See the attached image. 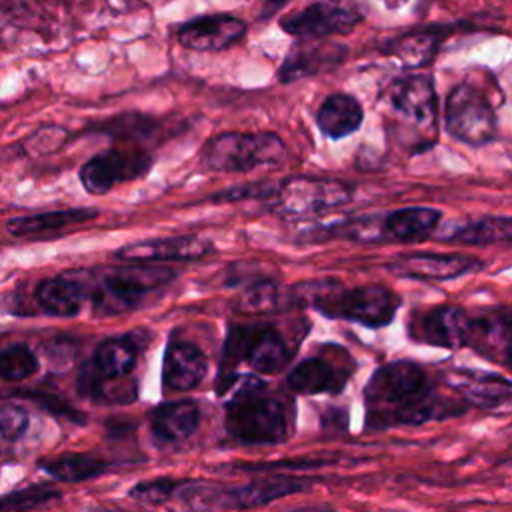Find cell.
I'll return each mask as SVG.
<instances>
[{"mask_svg":"<svg viewBox=\"0 0 512 512\" xmlns=\"http://www.w3.org/2000/svg\"><path fill=\"white\" fill-rule=\"evenodd\" d=\"M364 404L366 426L372 430L416 426L462 414L468 406L442 398L426 370L412 360H394L376 368L364 388Z\"/></svg>","mask_w":512,"mask_h":512,"instance_id":"6da1fadb","label":"cell"},{"mask_svg":"<svg viewBox=\"0 0 512 512\" xmlns=\"http://www.w3.org/2000/svg\"><path fill=\"white\" fill-rule=\"evenodd\" d=\"M296 302L312 306L316 312L336 320H348L366 328L388 326L398 308L400 298L380 284L344 288L336 280H312L292 288Z\"/></svg>","mask_w":512,"mask_h":512,"instance_id":"7a4b0ae2","label":"cell"},{"mask_svg":"<svg viewBox=\"0 0 512 512\" xmlns=\"http://www.w3.org/2000/svg\"><path fill=\"white\" fill-rule=\"evenodd\" d=\"M224 424L242 444H278L290 434V408L282 398L266 392L264 380L248 378L226 402Z\"/></svg>","mask_w":512,"mask_h":512,"instance_id":"3957f363","label":"cell"},{"mask_svg":"<svg viewBox=\"0 0 512 512\" xmlns=\"http://www.w3.org/2000/svg\"><path fill=\"white\" fill-rule=\"evenodd\" d=\"M290 360V350L282 334L268 324H230L222 358L220 378L216 390L224 394L234 382V370L246 362L252 370L262 374L280 372Z\"/></svg>","mask_w":512,"mask_h":512,"instance_id":"277c9868","label":"cell"},{"mask_svg":"<svg viewBox=\"0 0 512 512\" xmlns=\"http://www.w3.org/2000/svg\"><path fill=\"white\" fill-rule=\"evenodd\" d=\"M174 276V270L164 266H148V262L108 270L98 276L88 290L92 310L100 318L126 314L138 308L154 290L168 286Z\"/></svg>","mask_w":512,"mask_h":512,"instance_id":"5b68a950","label":"cell"},{"mask_svg":"<svg viewBox=\"0 0 512 512\" xmlns=\"http://www.w3.org/2000/svg\"><path fill=\"white\" fill-rule=\"evenodd\" d=\"M286 158V144L274 132H222L212 136L200 162L210 172H250L258 166H278Z\"/></svg>","mask_w":512,"mask_h":512,"instance_id":"8992f818","label":"cell"},{"mask_svg":"<svg viewBox=\"0 0 512 512\" xmlns=\"http://www.w3.org/2000/svg\"><path fill=\"white\" fill-rule=\"evenodd\" d=\"M308 482L292 476H264L242 486H204L192 480H184L178 494L192 508H222L240 510L256 508L288 494L306 490Z\"/></svg>","mask_w":512,"mask_h":512,"instance_id":"52a82bcc","label":"cell"},{"mask_svg":"<svg viewBox=\"0 0 512 512\" xmlns=\"http://www.w3.org/2000/svg\"><path fill=\"white\" fill-rule=\"evenodd\" d=\"M274 208L286 218H314L348 204L354 186L336 178L290 176L274 190Z\"/></svg>","mask_w":512,"mask_h":512,"instance_id":"ba28073f","label":"cell"},{"mask_svg":"<svg viewBox=\"0 0 512 512\" xmlns=\"http://www.w3.org/2000/svg\"><path fill=\"white\" fill-rule=\"evenodd\" d=\"M448 134L468 146H484L496 134V114L488 98L470 84H458L446 96Z\"/></svg>","mask_w":512,"mask_h":512,"instance_id":"9c48e42d","label":"cell"},{"mask_svg":"<svg viewBox=\"0 0 512 512\" xmlns=\"http://www.w3.org/2000/svg\"><path fill=\"white\" fill-rule=\"evenodd\" d=\"M154 164V158L142 148H110L92 156L78 172L86 192L100 196L114 186L144 178Z\"/></svg>","mask_w":512,"mask_h":512,"instance_id":"30bf717a","label":"cell"},{"mask_svg":"<svg viewBox=\"0 0 512 512\" xmlns=\"http://www.w3.org/2000/svg\"><path fill=\"white\" fill-rule=\"evenodd\" d=\"M388 108L418 134H430L436 128L438 104L434 82L426 74H406L396 78L384 96Z\"/></svg>","mask_w":512,"mask_h":512,"instance_id":"8fae6325","label":"cell"},{"mask_svg":"<svg viewBox=\"0 0 512 512\" xmlns=\"http://www.w3.org/2000/svg\"><path fill=\"white\" fill-rule=\"evenodd\" d=\"M362 20V12L346 0H318L280 20L284 32L296 38L322 40L350 32Z\"/></svg>","mask_w":512,"mask_h":512,"instance_id":"7c38bea8","label":"cell"},{"mask_svg":"<svg viewBox=\"0 0 512 512\" xmlns=\"http://www.w3.org/2000/svg\"><path fill=\"white\" fill-rule=\"evenodd\" d=\"M354 372V360L340 346L300 360L286 376V384L296 394H336Z\"/></svg>","mask_w":512,"mask_h":512,"instance_id":"4fadbf2b","label":"cell"},{"mask_svg":"<svg viewBox=\"0 0 512 512\" xmlns=\"http://www.w3.org/2000/svg\"><path fill=\"white\" fill-rule=\"evenodd\" d=\"M474 318L454 304H440L430 310L412 314L408 334L414 342L440 346V348H464L470 342Z\"/></svg>","mask_w":512,"mask_h":512,"instance_id":"5bb4252c","label":"cell"},{"mask_svg":"<svg viewBox=\"0 0 512 512\" xmlns=\"http://www.w3.org/2000/svg\"><path fill=\"white\" fill-rule=\"evenodd\" d=\"M386 268L400 278L444 282L478 272L484 268V262L468 254H400Z\"/></svg>","mask_w":512,"mask_h":512,"instance_id":"9a60e30c","label":"cell"},{"mask_svg":"<svg viewBox=\"0 0 512 512\" xmlns=\"http://www.w3.org/2000/svg\"><path fill=\"white\" fill-rule=\"evenodd\" d=\"M214 250V244L200 236H172V238H156L144 242H132L118 248L114 254L124 262H184V260H200Z\"/></svg>","mask_w":512,"mask_h":512,"instance_id":"2e32d148","label":"cell"},{"mask_svg":"<svg viewBox=\"0 0 512 512\" xmlns=\"http://www.w3.org/2000/svg\"><path fill=\"white\" fill-rule=\"evenodd\" d=\"M244 34V20L232 14H206L184 22L178 28V42L188 50L216 52L230 48Z\"/></svg>","mask_w":512,"mask_h":512,"instance_id":"e0dca14e","label":"cell"},{"mask_svg":"<svg viewBox=\"0 0 512 512\" xmlns=\"http://www.w3.org/2000/svg\"><path fill=\"white\" fill-rule=\"evenodd\" d=\"M444 382L462 402L480 408H494L512 396V382L496 372L454 368L444 372Z\"/></svg>","mask_w":512,"mask_h":512,"instance_id":"ac0fdd59","label":"cell"},{"mask_svg":"<svg viewBox=\"0 0 512 512\" xmlns=\"http://www.w3.org/2000/svg\"><path fill=\"white\" fill-rule=\"evenodd\" d=\"M208 372V360L204 352L188 342L172 338L164 352L162 384L174 392H186L196 388Z\"/></svg>","mask_w":512,"mask_h":512,"instance_id":"d6986e66","label":"cell"},{"mask_svg":"<svg viewBox=\"0 0 512 512\" xmlns=\"http://www.w3.org/2000/svg\"><path fill=\"white\" fill-rule=\"evenodd\" d=\"M344 54H346L344 46L328 44V42H312V38H302V42L296 44L284 58L278 70V78L280 82L288 84L304 76L330 70L344 58Z\"/></svg>","mask_w":512,"mask_h":512,"instance_id":"ffe728a7","label":"cell"},{"mask_svg":"<svg viewBox=\"0 0 512 512\" xmlns=\"http://www.w3.org/2000/svg\"><path fill=\"white\" fill-rule=\"evenodd\" d=\"M140 340L136 334L110 336L98 344L94 358L84 372L100 380H124L136 366Z\"/></svg>","mask_w":512,"mask_h":512,"instance_id":"44dd1931","label":"cell"},{"mask_svg":"<svg viewBox=\"0 0 512 512\" xmlns=\"http://www.w3.org/2000/svg\"><path fill=\"white\" fill-rule=\"evenodd\" d=\"M200 424V408L194 400L162 402L150 412V432L162 444L188 440Z\"/></svg>","mask_w":512,"mask_h":512,"instance_id":"7402d4cb","label":"cell"},{"mask_svg":"<svg viewBox=\"0 0 512 512\" xmlns=\"http://www.w3.org/2000/svg\"><path fill=\"white\" fill-rule=\"evenodd\" d=\"M468 348L512 370V314L474 318Z\"/></svg>","mask_w":512,"mask_h":512,"instance_id":"603a6c76","label":"cell"},{"mask_svg":"<svg viewBox=\"0 0 512 512\" xmlns=\"http://www.w3.org/2000/svg\"><path fill=\"white\" fill-rule=\"evenodd\" d=\"M442 212L430 206L398 208L382 216L384 242H422L434 234Z\"/></svg>","mask_w":512,"mask_h":512,"instance_id":"cb8c5ba5","label":"cell"},{"mask_svg":"<svg viewBox=\"0 0 512 512\" xmlns=\"http://www.w3.org/2000/svg\"><path fill=\"white\" fill-rule=\"evenodd\" d=\"M34 296L44 314L72 318L82 310L88 290L82 280L72 278L70 274H62L44 278L36 286Z\"/></svg>","mask_w":512,"mask_h":512,"instance_id":"d4e9b609","label":"cell"},{"mask_svg":"<svg viewBox=\"0 0 512 512\" xmlns=\"http://www.w3.org/2000/svg\"><path fill=\"white\" fill-rule=\"evenodd\" d=\"M98 216L96 208H64V210H48V212H38V214H26V216H16L6 222V230L12 236L18 238H28V236H42L50 234L74 224H84L92 218Z\"/></svg>","mask_w":512,"mask_h":512,"instance_id":"484cf974","label":"cell"},{"mask_svg":"<svg viewBox=\"0 0 512 512\" xmlns=\"http://www.w3.org/2000/svg\"><path fill=\"white\" fill-rule=\"evenodd\" d=\"M364 120V110L360 102L350 94H330L324 98L316 112V124L320 132L328 138H344L360 128Z\"/></svg>","mask_w":512,"mask_h":512,"instance_id":"4316f807","label":"cell"},{"mask_svg":"<svg viewBox=\"0 0 512 512\" xmlns=\"http://www.w3.org/2000/svg\"><path fill=\"white\" fill-rule=\"evenodd\" d=\"M442 242H458V244H496V242H512V216H482L476 220H468L464 224H456L450 230L440 234Z\"/></svg>","mask_w":512,"mask_h":512,"instance_id":"83f0119b","label":"cell"},{"mask_svg":"<svg viewBox=\"0 0 512 512\" xmlns=\"http://www.w3.org/2000/svg\"><path fill=\"white\" fill-rule=\"evenodd\" d=\"M38 468L60 482H84L104 474L108 464L92 454H64L40 462Z\"/></svg>","mask_w":512,"mask_h":512,"instance_id":"f1b7e54d","label":"cell"},{"mask_svg":"<svg viewBox=\"0 0 512 512\" xmlns=\"http://www.w3.org/2000/svg\"><path fill=\"white\" fill-rule=\"evenodd\" d=\"M440 38L442 34L436 28L424 30V32H412L394 40V44L390 46V52L408 68L422 66L430 62V58L434 56L436 46L440 44Z\"/></svg>","mask_w":512,"mask_h":512,"instance_id":"f546056e","label":"cell"},{"mask_svg":"<svg viewBox=\"0 0 512 512\" xmlns=\"http://www.w3.org/2000/svg\"><path fill=\"white\" fill-rule=\"evenodd\" d=\"M38 358L26 344H10L0 350V378L6 382H22L36 374Z\"/></svg>","mask_w":512,"mask_h":512,"instance_id":"4dcf8cb0","label":"cell"},{"mask_svg":"<svg viewBox=\"0 0 512 512\" xmlns=\"http://www.w3.org/2000/svg\"><path fill=\"white\" fill-rule=\"evenodd\" d=\"M280 302H282V292L278 284L270 280H260L242 292L236 308L244 314H268L278 310Z\"/></svg>","mask_w":512,"mask_h":512,"instance_id":"1f68e13d","label":"cell"},{"mask_svg":"<svg viewBox=\"0 0 512 512\" xmlns=\"http://www.w3.org/2000/svg\"><path fill=\"white\" fill-rule=\"evenodd\" d=\"M60 498V490L46 484H32L8 494H0V510H30Z\"/></svg>","mask_w":512,"mask_h":512,"instance_id":"d6a6232c","label":"cell"},{"mask_svg":"<svg viewBox=\"0 0 512 512\" xmlns=\"http://www.w3.org/2000/svg\"><path fill=\"white\" fill-rule=\"evenodd\" d=\"M100 132L116 138V140H142L156 130V122L142 114H122L116 116L98 128Z\"/></svg>","mask_w":512,"mask_h":512,"instance_id":"836d02e7","label":"cell"},{"mask_svg":"<svg viewBox=\"0 0 512 512\" xmlns=\"http://www.w3.org/2000/svg\"><path fill=\"white\" fill-rule=\"evenodd\" d=\"M180 486H182V480H174V478L142 480L128 490V496L142 504L158 506V504L168 502L180 490Z\"/></svg>","mask_w":512,"mask_h":512,"instance_id":"e575fe53","label":"cell"},{"mask_svg":"<svg viewBox=\"0 0 512 512\" xmlns=\"http://www.w3.org/2000/svg\"><path fill=\"white\" fill-rule=\"evenodd\" d=\"M28 430V414L16 402H0V436L8 442L20 440Z\"/></svg>","mask_w":512,"mask_h":512,"instance_id":"d590c367","label":"cell"},{"mask_svg":"<svg viewBox=\"0 0 512 512\" xmlns=\"http://www.w3.org/2000/svg\"><path fill=\"white\" fill-rule=\"evenodd\" d=\"M288 0H258V16L260 18H270L274 16Z\"/></svg>","mask_w":512,"mask_h":512,"instance_id":"8d00e7d4","label":"cell"},{"mask_svg":"<svg viewBox=\"0 0 512 512\" xmlns=\"http://www.w3.org/2000/svg\"><path fill=\"white\" fill-rule=\"evenodd\" d=\"M16 6H18V0H0V16L14 12Z\"/></svg>","mask_w":512,"mask_h":512,"instance_id":"74e56055","label":"cell"},{"mask_svg":"<svg viewBox=\"0 0 512 512\" xmlns=\"http://www.w3.org/2000/svg\"><path fill=\"white\" fill-rule=\"evenodd\" d=\"M390 6H396V4H402V2H406V0H386Z\"/></svg>","mask_w":512,"mask_h":512,"instance_id":"f35d334b","label":"cell"}]
</instances>
